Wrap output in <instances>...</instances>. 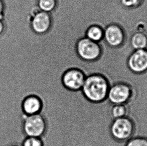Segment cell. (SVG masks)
Returning a JSON list of instances; mask_svg holds the SVG:
<instances>
[{
  "label": "cell",
  "instance_id": "obj_1",
  "mask_svg": "<svg viewBox=\"0 0 147 146\" xmlns=\"http://www.w3.org/2000/svg\"><path fill=\"white\" fill-rule=\"evenodd\" d=\"M113 83L109 76L102 73L87 75L80 92L88 102L100 104L107 100L109 88Z\"/></svg>",
  "mask_w": 147,
  "mask_h": 146
},
{
  "label": "cell",
  "instance_id": "obj_2",
  "mask_svg": "<svg viewBox=\"0 0 147 146\" xmlns=\"http://www.w3.org/2000/svg\"><path fill=\"white\" fill-rule=\"evenodd\" d=\"M135 125L129 116L111 120L109 127V136L117 143L126 142L133 138Z\"/></svg>",
  "mask_w": 147,
  "mask_h": 146
},
{
  "label": "cell",
  "instance_id": "obj_3",
  "mask_svg": "<svg viewBox=\"0 0 147 146\" xmlns=\"http://www.w3.org/2000/svg\"><path fill=\"white\" fill-rule=\"evenodd\" d=\"M49 129L48 119L43 113L38 114L23 116L22 130L26 137L43 138Z\"/></svg>",
  "mask_w": 147,
  "mask_h": 146
},
{
  "label": "cell",
  "instance_id": "obj_4",
  "mask_svg": "<svg viewBox=\"0 0 147 146\" xmlns=\"http://www.w3.org/2000/svg\"><path fill=\"white\" fill-rule=\"evenodd\" d=\"M134 90L129 83L122 80L113 82L109 88L107 100L110 105L126 104L131 100Z\"/></svg>",
  "mask_w": 147,
  "mask_h": 146
},
{
  "label": "cell",
  "instance_id": "obj_5",
  "mask_svg": "<svg viewBox=\"0 0 147 146\" xmlns=\"http://www.w3.org/2000/svg\"><path fill=\"white\" fill-rule=\"evenodd\" d=\"M86 75L82 70L71 68L62 73L60 78V82L64 88L71 92L80 91Z\"/></svg>",
  "mask_w": 147,
  "mask_h": 146
},
{
  "label": "cell",
  "instance_id": "obj_6",
  "mask_svg": "<svg viewBox=\"0 0 147 146\" xmlns=\"http://www.w3.org/2000/svg\"><path fill=\"white\" fill-rule=\"evenodd\" d=\"M76 52L80 59L85 61L92 62L100 57L101 49L98 42L85 37L78 40L76 44Z\"/></svg>",
  "mask_w": 147,
  "mask_h": 146
},
{
  "label": "cell",
  "instance_id": "obj_7",
  "mask_svg": "<svg viewBox=\"0 0 147 146\" xmlns=\"http://www.w3.org/2000/svg\"><path fill=\"white\" fill-rule=\"evenodd\" d=\"M45 106L44 99L38 93H29L25 96L21 103V109L25 116L43 113Z\"/></svg>",
  "mask_w": 147,
  "mask_h": 146
},
{
  "label": "cell",
  "instance_id": "obj_8",
  "mask_svg": "<svg viewBox=\"0 0 147 146\" xmlns=\"http://www.w3.org/2000/svg\"><path fill=\"white\" fill-rule=\"evenodd\" d=\"M125 38L123 30L117 25L111 24L104 31L103 40L111 47H120L123 44Z\"/></svg>",
  "mask_w": 147,
  "mask_h": 146
},
{
  "label": "cell",
  "instance_id": "obj_9",
  "mask_svg": "<svg viewBox=\"0 0 147 146\" xmlns=\"http://www.w3.org/2000/svg\"><path fill=\"white\" fill-rule=\"evenodd\" d=\"M127 67L136 73L143 72L147 70V52L143 50H137L129 56L127 59Z\"/></svg>",
  "mask_w": 147,
  "mask_h": 146
},
{
  "label": "cell",
  "instance_id": "obj_10",
  "mask_svg": "<svg viewBox=\"0 0 147 146\" xmlns=\"http://www.w3.org/2000/svg\"><path fill=\"white\" fill-rule=\"evenodd\" d=\"M51 26V18L49 13L40 11L34 15L31 20V27L35 33L42 35L49 30Z\"/></svg>",
  "mask_w": 147,
  "mask_h": 146
},
{
  "label": "cell",
  "instance_id": "obj_11",
  "mask_svg": "<svg viewBox=\"0 0 147 146\" xmlns=\"http://www.w3.org/2000/svg\"><path fill=\"white\" fill-rule=\"evenodd\" d=\"M109 113L111 120L121 118L128 116L129 108L126 104L111 105Z\"/></svg>",
  "mask_w": 147,
  "mask_h": 146
},
{
  "label": "cell",
  "instance_id": "obj_12",
  "mask_svg": "<svg viewBox=\"0 0 147 146\" xmlns=\"http://www.w3.org/2000/svg\"><path fill=\"white\" fill-rule=\"evenodd\" d=\"M104 31L97 25H92L88 28L86 32V37L96 42H99L103 38Z\"/></svg>",
  "mask_w": 147,
  "mask_h": 146
},
{
  "label": "cell",
  "instance_id": "obj_13",
  "mask_svg": "<svg viewBox=\"0 0 147 146\" xmlns=\"http://www.w3.org/2000/svg\"><path fill=\"white\" fill-rule=\"evenodd\" d=\"M147 39L141 33L134 35L131 40V44L133 47L137 50H141L147 45Z\"/></svg>",
  "mask_w": 147,
  "mask_h": 146
},
{
  "label": "cell",
  "instance_id": "obj_14",
  "mask_svg": "<svg viewBox=\"0 0 147 146\" xmlns=\"http://www.w3.org/2000/svg\"><path fill=\"white\" fill-rule=\"evenodd\" d=\"M37 5L40 11L50 13L55 9L57 2L56 0H38Z\"/></svg>",
  "mask_w": 147,
  "mask_h": 146
},
{
  "label": "cell",
  "instance_id": "obj_15",
  "mask_svg": "<svg viewBox=\"0 0 147 146\" xmlns=\"http://www.w3.org/2000/svg\"><path fill=\"white\" fill-rule=\"evenodd\" d=\"M21 146H45L43 139L35 137H26Z\"/></svg>",
  "mask_w": 147,
  "mask_h": 146
},
{
  "label": "cell",
  "instance_id": "obj_16",
  "mask_svg": "<svg viewBox=\"0 0 147 146\" xmlns=\"http://www.w3.org/2000/svg\"><path fill=\"white\" fill-rule=\"evenodd\" d=\"M124 146H147V138L143 137H133L125 142Z\"/></svg>",
  "mask_w": 147,
  "mask_h": 146
},
{
  "label": "cell",
  "instance_id": "obj_17",
  "mask_svg": "<svg viewBox=\"0 0 147 146\" xmlns=\"http://www.w3.org/2000/svg\"><path fill=\"white\" fill-rule=\"evenodd\" d=\"M120 4L125 10L133 7L137 4L139 0H119Z\"/></svg>",
  "mask_w": 147,
  "mask_h": 146
},
{
  "label": "cell",
  "instance_id": "obj_18",
  "mask_svg": "<svg viewBox=\"0 0 147 146\" xmlns=\"http://www.w3.org/2000/svg\"><path fill=\"white\" fill-rule=\"evenodd\" d=\"M4 12V5L1 0H0V20H2L3 18Z\"/></svg>",
  "mask_w": 147,
  "mask_h": 146
},
{
  "label": "cell",
  "instance_id": "obj_19",
  "mask_svg": "<svg viewBox=\"0 0 147 146\" xmlns=\"http://www.w3.org/2000/svg\"><path fill=\"white\" fill-rule=\"evenodd\" d=\"M4 30V25L2 20H0V35L2 34Z\"/></svg>",
  "mask_w": 147,
  "mask_h": 146
},
{
  "label": "cell",
  "instance_id": "obj_20",
  "mask_svg": "<svg viewBox=\"0 0 147 146\" xmlns=\"http://www.w3.org/2000/svg\"><path fill=\"white\" fill-rule=\"evenodd\" d=\"M21 146V145L20 146V145H11V146Z\"/></svg>",
  "mask_w": 147,
  "mask_h": 146
}]
</instances>
